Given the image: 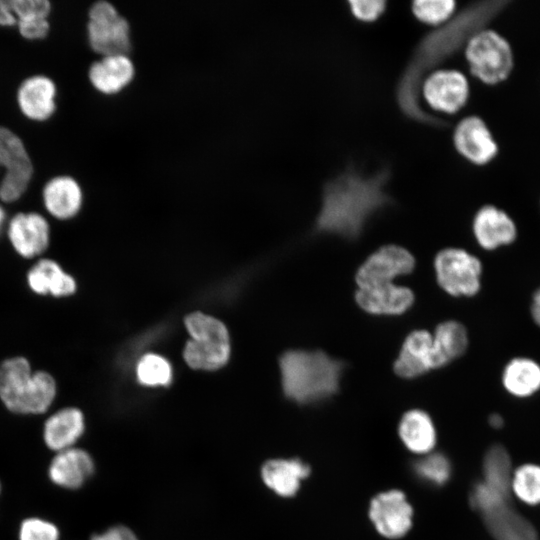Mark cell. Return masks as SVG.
<instances>
[{"instance_id":"1","label":"cell","mask_w":540,"mask_h":540,"mask_svg":"<svg viewBox=\"0 0 540 540\" xmlns=\"http://www.w3.org/2000/svg\"><path fill=\"white\" fill-rule=\"evenodd\" d=\"M503 4L504 0L473 3L419 43L397 89L398 103L407 116L422 123L439 124L419 105L417 93L423 73L466 44L473 34L486 28Z\"/></svg>"},{"instance_id":"2","label":"cell","mask_w":540,"mask_h":540,"mask_svg":"<svg viewBox=\"0 0 540 540\" xmlns=\"http://www.w3.org/2000/svg\"><path fill=\"white\" fill-rule=\"evenodd\" d=\"M388 178L387 171L364 177L349 170L329 181L323 189L317 231L357 238L368 219L391 203L384 189Z\"/></svg>"},{"instance_id":"3","label":"cell","mask_w":540,"mask_h":540,"mask_svg":"<svg viewBox=\"0 0 540 540\" xmlns=\"http://www.w3.org/2000/svg\"><path fill=\"white\" fill-rule=\"evenodd\" d=\"M285 395L300 404L315 403L334 395L344 363L323 351L290 350L280 358Z\"/></svg>"},{"instance_id":"4","label":"cell","mask_w":540,"mask_h":540,"mask_svg":"<svg viewBox=\"0 0 540 540\" xmlns=\"http://www.w3.org/2000/svg\"><path fill=\"white\" fill-rule=\"evenodd\" d=\"M56 396V383L47 372L31 373L29 362L14 357L0 364V399L16 414H42Z\"/></svg>"},{"instance_id":"5","label":"cell","mask_w":540,"mask_h":540,"mask_svg":"<svg viewBox=\"0 0 540 540\" xmlns=\"http://www.w3.org/2000/svg\"><path fill=\"white\" fill-rule=\"evenodd\" d=\"M470 73L485 86L505 82L514 69L515 58L509 40L494 28L473 34L465 44Z\"/></svg>"},{"instance_id":"6","label":"cell","mask_w":540,"mask_h":540,"mask_svg":"<svg viewBox=\"0 0 540 540\" xmlns=\"http://www.w3.org/2000/svg\"><path fill=\"white\" fill-rule=\"evenodd\" d=\"M191 336L184 349L187 364L194 369L215 370L230 356V340L225 325L218 319L200 312L185 318Z\"/></svg>"},{"instance_id":"7","label":"cell","mask_w":540,"mask_h":540,"mask_svg":"<svg viewBox=\"0 0 540 540\" xmlns=\"http://www.w3.org/2000/svg\"><path fill=\"white\" fill-rule=\"evenodd\" d=\"M439 286L455 297H473L481 289L483 265L474 254L461 248H445L434 259Z\"/></svg>"},{"instance_id":"8","label":"cell","mask_w":540,"mask_h":540,"mask_svg":"<svg viewBox=\"0 0 540 540\" xmlns=\"http://www.w3.org/2000/svg\"><path fill=\"white\" fill-rule=\"evenodd\" d=\"M33 173L32 162L21 139L0 127V198L4 202L19 199Z\"/></svg>"},{"instance_id":"9","label":"cell","mask_w":540,"mask_h":540,"mask_svg":"<svg viewBox=\"0 0 540 540\" xmlns=\"http://www.w3.org/2000/svg\"><path fill=\"white\" fill-rule=\"evenodd\" d=\"M88 38L103 56L125 54L130 48L129 24L111 3L98 1L89 10Z\"/></svg>"},{"instance_id":"10","label":"cell","mask_w":540,"mask_h":540,"mask_svg":"<svg viewBox=\"0 0 540 540\" xmlns=\"http://www.w3.org/2000/svg\"><path fill=\"white\" fill-rule=\"evenodd\" d=\"M472 233L485 251H496L513 245L519 238V223L508 210L497 204L482 205L474 214Z\"/></svg>"},{"instance_id":"11","label":"cell","mask_w":540,"mask_h":540,"mask_svg":"<svg viewBox=\"0 0 540 540\" xmlns=\"http://www.w3.org/2000/svg\"><path fill=\"white\" fill-rule=\"evenodd\" d=\"M414 267L415 259L407 249L397 245H386L361 264L355 280L358 288L392 283L396 277L411 273Z\"/></svg>"},{"instance_id":"12","label":"cell","mask_w":540,"mask_h":540,"mask_svg":"<svg viewBox=\"0 0 540 540\" xmlns=\"http://www.w3.org/2000/svg\"><path fill=\"white\" fill-rule=\"evenodd\" d=\"M454 144L459 152L471 164L484 167L498 155V143L486 123L479 115L463 118L455 128Z\"/></svg>"},{"instance_id":"13","label":"cell","mask_w":540,"mask_h":540,"mask_svg":"<svg viewBox=\"0 0 540 540\" xmlns=\"http://www.w3.org/2000/svg\"><path fill=\"white\" fill-rule=\"evenodd\" d=\"M412 508L398 490L381 493L373 498L369 516L377 531L387 538H400L411 527Z\"/></svg>"},{"instance_id":"14","label":"cell","mask_w":540,"mask_h":540,"mask_svg":"<svg viewBox=\"0 0 540 540\" xmlns=\"http://www.w3.org/2000/svg\"><path fill=\"white\" fill-rule=\"evenodd\" d=\"M429 105L438 111L455 113L468 101L470 87L467 78L459 71L444 70L431 74L423 85Z\"/></svg>"},{"instance_id":"15","label":"cell","mask_w":540,"mask_h":540,"mask_svg":"<svg viewBox=\"0 0 540 540\" xmlns=\"http://www.w3.org/2000/svg\"><path fill=\"white\" fill-rule=\"evenodd\" d=\"M95 463L84 449L72 447L57 452L48 467L50 481L58 487L81 488L94 474Z\"/></svg>"},{"instance_id":"16","label":"cell","mask_w":540,"mask_h":540,"mask_svg":"<svg viewBox=\"0 0 540 540\" xmlns=\"http://www.w3.org/2000/svg\"><path fill=\"white\" fill-rule=\"evenodd\" d=\"M358 306L374 315H400L414 303V293L405 286L386 283L368 288H358L355 293Z\"/></svg>"},{"instance_id":"17","label":"cell","mask_w":540,"mask_h":540,"mask_svg":"<svg viewBox=\"0 0 540 540\" xmlns=\"http://www.w3.org/2000/svg\"><path fill=\"white\" fill-rule=\"evenodd\" d=\"M393 369L398 376L406 379L435 369L432 334L423 329L411 332L403 342Z\"/></svg>"},{"instance_id":"18","label":"cell","mask_w":540,"mask_h":540,"mask_svg":"<svg viewBox=\"0 0 540 540\" xmlns=\"http://www.w3.org/2000/svg\"><path fill=\"white\" fill-rule=\"evenodd\" d=\"M9 239L23 257L31 258L46 250L49 244V225L37 213H19L10 221Z\"/></svg>"},{"instance_id":"19","label":"cell","mask_w":540,"mask_h":540,"mask_svg":"<svg viewBox=\"0 0 540 540\" xmlns=\"http://www.w3.org/2000/svg\"><path fill=\"white\" fill-rule=\"evenodd\" d=\"M501 385L512 398L524 400L540 392V362L530 356L510 358L501 371Z\"/></svg>"},{"instance_id":"20","label":"cell","mask_w":540,"mask_h":540,"mask_svg":"<svg viewBox=\"0 0 540 540\" xmlns=\"http://www.w3.org/2000/svg\"><path fill=\"white\" fill-rule=\"evenodd\" d=\"M481 515L495 540H538L535 527L511 506L510 500L495 505Z\"/></svg>"},{"instance_id":"21","label":"cell","mask_w":540,"mask_h":540,"mask_svg":"<svg viewBox=\"0 0 540 540\" xmlns=\"http://www.w3.org/2000/svg\"><path fill=\"white\" fill-rule=\"evenodd\" d=\"M84 431L83 413L75 407H67L47 418L43 427V441L57 453L75 447Z\"/></svg>"},{"instance_id":"22","label":"cell","mask_w":540,"mask_h":540,"mask_svg":"<svg viewBox=\"0 0 540 540\" xmlns=\"http://www.w3.org/2000/svg\"><path fill=\"white\" fill-rule=\"evenodd\" d=\"M56 87L45 76H33L23 81L17 101L23 114L32 120L43 121L55 111Z\"/></svg>"},{"instance_id":"23","label":"cell","mask_w":540,"mask_h":540,"mask_svg":"<svg viewBox=\"0 0 540 540\" xmlns=\"http://www.w3.org/2000/svg\"><path fill=\"white\" fill-rule=\"evenodd\" d=\"M309 473V467L298 459H271L261 468L264 484L283 497L293 496Z\"/></svg>"},{"instance_id":"24","label":"cell","mask_w":540,"mask_h":540,"mask_svg":"<svg viewBox=\"0 0 540 540\" xmlns=\"http://www.w3.org/2000/svg\"><path fill=\"white\" fill-rule=\"evenodd\" d=\"M134 75V65L125 54L104 56L89 69V79L102 93L112 94L126 86Z\"/></svg>"},{"instance_id":"25","label":"cell","mask_w":540,"mask_h":540,"mask_svg":"<svg viewBox=\"0 0 540 540\" xmlns=\"http://www.w3.org/2000/svg\"><path fill=\"white\" fill-rule=\"evenodd\" d=\"M43 200L51 215L58 219H68L76 215L81 207V188L71 177H55L45 185Z\"/></svg>"},{"instance_id":"26","label":"cell","mask_w":540,"mask_h":540,"mask_svg":"<svg viewBox=\"0 0 540 540\" xmlns=\"http://www.w3.org/2000/svg\"><path fill=\"white\" fill-rule=\"evenodd\" d=\"M432 336L435 369L444 367L462 356L469 344L465 326L454 320L440 323Z\"/></svg>"},{"instance_id":"27","label":"cell","mask_w":540,"mask_h":540,"mask_svg":"<svg viewBox=\"0 0 540 540\" xmlns=\"http://www.w3.org/2000/svg\"><path fill=\"white\" fill-rule=\"evenodd\" d=\"M27 281L37 294L71 295L76 290L75 280L52 260L42 259L28 272Z\"/></svg>"},{"instance_id":"28","label":"cell","mask_w":540,"mask_h":540,"mask_svg":"<svg viewBox=\"0 0 540 540\" xmlns=\"http://www.w3.org/2000/svg\"><path fill=\"white\" fill-rule=\"evenodd\" d=\"M399 435L405 446L418 454L428 453L436 441L431 418L419 409L410 410L403 415L399 424Z\"/></svg>"},{"instance_id":"29","label":"cell","mask_w":540,"mask_h":540,"mask_svg":"<svg viewBox=\"0 0 540 540\" xmlns=\"http://www.w3.org/2000/svg\"><path fill=\"white\" fill-rule=\"evenodd\" d=\"M510 493L528 507L540 506V464L525 462L513 468Z\"/></svg>"},{"instance_id":"30","label":"cell","mask_w":540,"mask_h":540,"mask_svg":"<svg viewBox=\"0 0 540 540\" xmlns=\"http://www.w3.org/2000/svg\"><path fill=\"white\" fill-rule=\"evenodd\" d=\"M513 468L508 451L501 445H494L489 448L483 460L482 482L511 495L510 482Z\"/></svg>"},{"instance_id":"31","label":"cell","mask_w":540,"mask_h":540,"mask_svg":"<svg viewBox=\"0 0 540 540\" xmlns=\"http://www.w3.org/2000/svg\"><path fill=\"white\" fill-rule=\"evenodd\" d=\"M136 373L138 381L146 386H166L172 379L169 362L156 354L143 356L137 364Z\"/></svg>"},{"instance_id":"32","label":"cell","mask_w":540,"mask_h":540,"mask_svg":"<svg viewBox=\"0 0 540 540\" xmlns=\"http://www.w3.org/2000/svg\"><path fill=\"white\" fill-rule=\"evenodd\" d=\"M414 470L419 478L433 485L444 484L449 479L451 472L448 459L436 453L418 460Z\"/></svg>"},{"instance_id":"33","label":"cell","mask_w":540,"mask_h":540,"mask_svg":"<svg viewBox=\"0 0 540 540\" xmlns=\"http://www.w3.org/2000/svg\"><path fill=\"white\" fill-rule=\"evenodd\" d=\"M455 9L453 0H418L413 2L415 16L428 24H439L451 16Z\"/></svg>"},{"instance_id":"34","label":"cell","mask_w":540,"mask_h":540,"mask_svg":"<svg viewBox=\"0 0 540 540\" xmlns=\"http://www.w3.org/2000/svg\"><path fill=\"white\" fill-rule=\"evenodd\" d=\"M58 527L51 521L40 517L24 519L18 531V540H59Z\"/></svg>"},{"instance_id":"35","label":"cell","mask_w":540,"mask_h":540,"mask_svg":"<svg viewBox=\"0 0 540 540\" xmlns=\"http://www.w3.org/2000/svg\"><path fill=\"white\" fill-rule=\"evenodd\" d=\"M17 22L46 18L50 13V3L46 0H10Z\"/></svg>"},{"instance_id":"36","label":"cell","mask_w":540,"mask_h":540,"mask_svg":"<svg viewBox=\"0 0 540 540\" xmlns=\"http://www.w3.org/2000/svg\"><path fill=\"white\" fill-rule=\"evenodd\" d=\"M353 15L362 21L377 19L385 9L382 0H353L349 1Z\"/></svg>"},{"instance_id":"37","label":"cell","mask_w":540,"mask_h":540,"mask_svg":"<svg viewBox=\"0 0 540 540\" xmlns=\"http://www.w3.org/2000/svg\"><path fill=\"white\" fill-rule=\"evenodd\" d=\"M20 34L30 40L44 38L49 31L46 18L30 19L17 22Z\"/></svg>"},{"instance_id":"38","label":"cell","mask_w":540,"mask_h":540,"mask_svg":"<svg viewBox=\"0 0 540 540\" xmlns=\"http://www.w3.org/2000/svg\"><path fill=\"white\" fill-rule=\"evenodd\" d=\"M90 540H139L128 527L117 525L102 533L95 534Z\"/></svg>"},{"instance_id":"39","label":"cell","mask_w":540,"mask_h":540,"mask_svg":"<svg viewBox=\"0 0 540 540\" xmlns=\"http://www.w3.org/2000/svg\"><path fill=\"white\" fill-rule=\"evenodd\" d=\"M529 314L533 323L540 328V285L533 291L531 295Z\"/></svg>"},{"instance_id":"40","label":"cell","mask_w":540,"mask_h":540,"mask_svg":"<svg viewBox=\"0 0 540 540\" xmlns=\"http://www.w3.org/2000/svg\"><path fill=\"white\" fill-rule=\"evenodd\" d=\"M15 24H17V20L12 11L10 0H0V25L13 26Z\"/></svg>"},{"instance_id":"41","label":"cell","mask_w":540,"mask_h":540,"mask_svg":"<svg viewBox=\"0 0 540 540\" xmlns=\"http://www.w3.org/2000/svg\"><path fill=\"white\" fill-rule=\"evenodd\" d=\"M489 423L494 427V428H499L503 425L504 423V420L503 418L498 415V414H493L490 416L489 418Z\"/></svg>"},{"instance_id":"42","label":"cell","mask_w":540,"mask_h":540,"mask_svg":"<svg viewBox=\"0 0 540 540\" xmlns=\"http://www.w3.org/2000/svg\"><path fill=\"white\" fill-rule=\"evenodd\" d=\"M4 219H5V213H4L3 209H2V207L0 206V230H1V227L3 225Z\"/></svg>"},{"instance_id":"43","label":"cell","mask_w":540,"mask_h":540,"mask_svg":"<svg viewBox=\"0 0 540 540\" xmlns=\"http://www.w3.org/2000/svg\"><path fill=\"white\" fill-rule=\"evenodd\" d=\"M538 205H539V210H540V197H539Z\"/></svg>"},{"instance_id":"44","label":"cell","mask_w":540,"mask_h":540,"mask_svg":"<svg viewBox=\"0 0 540 540\" xmlns=\"http://www.w3.org/2000/svg\"><path fill=\"white\" fill-rule=\"evenodd\" d=\"M0 493H1V483H0Z\"/></svg>"}]
</instances>
